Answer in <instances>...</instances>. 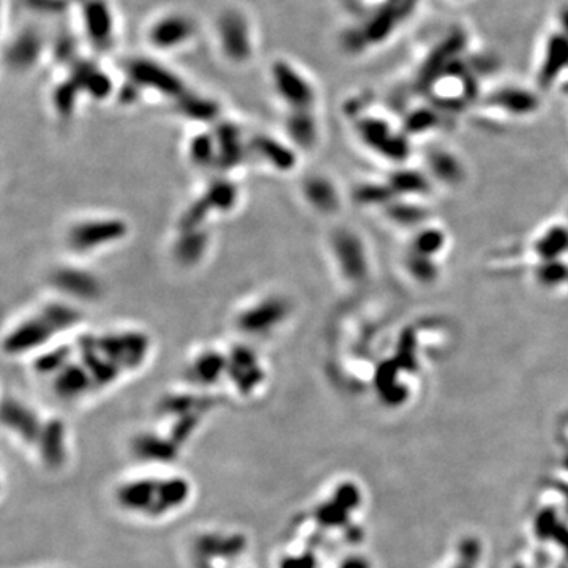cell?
<instances>
[{"label":"cell","instance_id":"cell-5","mask_svg":"<svg viewBox=\"0 0 568 568\" xmlns=\"http://www.w3.org/2000/svg\"><path fill=\"white\" fill-rule=\"evenodd\" d=\"M270 84L289 112L311 111L316 100L314 87L293 62L275 59L270 66Z\"/></svg>","mask_w":568,"mask_h":568},{"label":"cell","instance_id":"cell-9","mask_svg":"<svg viewBox=\"0 0 568 568\" xmlns=\"http://www.w3.org/2000/svg\"><path fill=\"white\" fill-rule=\"evenodd\" d=\"M127 76L138 90H150L168 98L186 95V87L182 77L168 66L150 59H134L127 65Z\"/></svg>","mask_w":568,"mask_h":568},{"label":"cell","instance_id":"cell-8","mask_svg":"<svg viewBox=\"0 0 568 568\" xmlns=\"http://www.w3.org/2000/svg\"><path fill=\"white\" fill-rule=\"evenodd\" d=\"M127 227L122 220L112 217H92L75 221L66 232V243L73 251H93L114 245L123 238Z\"/></svg>","mask_w":568,"mask_h":568},{"label":"cell","instance_id":"cell-14","mask_svg":"<svg viewBox=\"0 0 568 568\" xmlns=\"http://www.w3.org/2000/svg\"><path fill=\"white\" fill-rule=\"evenodd\" d=\"M560 23H562V27H564V34L568 35V8H565L564 12H562Z\"/></svg>","mask_w":568,"mask_h":568},{"label":"cell","instance_id":"cell-11","mask_svg":"<svg viewBox=\"0 0 568 568\" xmlns=\"http://www.w3.org/2000/svg\"><path fill=\"white\" fill-rule=\"evenodd\" d=\"M82 24L88 40L95 45L104 46L112 40L114 14L104 0H88L82 8Z\"/></svg>","mask_w":568,"mask_h":568},{"label":"cell","instance_id":"cell-13","mask_svg":"<svg viewBox=\"0 0 568 568\" xmlns=\"http://www.w3.org/2000/svg\"><path fill=\"white\" fill-rule=\"evenodd\" d=\"M491 101L499 106L513 109V111H529L534 108L535 98L528 92L517 90V88H504L491 97Z\"/></svg>","mask_w":568,"mask_h":568},{"label":"cell","instance_id":"cell-4","mask_svg":"<svg viewBox=\"0 0 568 568\" xmlns=\"http://www.w3.org/2000/svg\"><path fill=\"white\" fill-rule=\"evenodd\" d=\"M419 0H385L360 30H352L345 38L349 51L358 52L369 45L380 43L393 32L401 21L409 18Z\"/></svg>","mask_w":568,"mask_h":568},{"label":"cell","instance_id":"cell-10","mask_svg":"<svg viewBox=\"0 0 568 568\" xmlns=\"http://www.w3.org/2000/svg\"><path fill=\"white\" fill-rule=\"evenodd\" d=\"M466 34L462 30H455L431 52L419 75V86L421 88H428L441 77L447 76L448 69L453 62L460 59L461 51L466 48Z\"/></svg>","mask_w":568,"mask_h":568},{"label":"cell","instance_id":"cell-1","mask_svg":"<svg viewBox=\"0 0 568 568\" xmlns=\"http://www.w3.org/2000/svg\"><path fill=\"white\" fill-rule=\"evenodd\" d=\"M193 486L180 473H143L128 477L116 486L114 499L128 517L143 521H163L188 507Z\"/></svg>","mask_w":568,"mask_h":568},{"label":"cell","instance_id":"cell-7","mask_svg":"<svg viewBox=\"0 0 568 568\" xmlns=\"http://www.w3.org/2000/svg\"><path fill=\"white\" fill-rule=\"evenodd\" d=\"M197 35L196 19L186 12H166L156 16L145 30L149 46L158 52H175L193 43Z\"/></svg>","mask_w":568,"mask_h":568},{"label":"cell","instance_id":"cell-3","mask_svg":"<svg viewBox=\"0 0 568 568\" xmlns=\"http://www.w3.org/2000/svg\"><path fill=\"white\" fill-rule=\"evenodd\" d=\"M75 319L76 310L69 305H49L48 308L35 311L12 330V335L7 340L12 346L10 351H27L38 346L40 343L49 341L54 338L55 332L71 327Z\"/></svg>","mask_w":568,"mask_h":568},{"label":"cell","instance_id":"cell-12","mask_svg":"<svg viewBox=\"0 0 568 568\" xmlns=\"http://www.w3.org/2000/svg\"><path fill=\"white\" fill-rule=\"evenodd\" d=\"M565 66H568V35L564 32L552 34L546 45L545 60L539 76L540 84L543 87L551 86Z\"/></svg>","mask_w":568,"mask_h":568},{"label":"cell","instance_id":"cell-6","mask_svg":"<svg viewBox=\"0 0 568 568\" xmlns=\"http://www.w3.org/2000/svg\"><path fill=\"white\" fill-rule=\"evenodd\" d=\"M217 40L221 54L231 64H247L254 55L253 25L237 8L224 10L217 21Z\"/></svg>","mask_w":568,"mask_h":568},{"label":"cell","instance_id":"cell-2","mask_svg":"<svg viewBox=\"0 0 568 568\" xmlns=\"http://www.w3.org/2000/svg\"><path fill=\"white\" fill-rule=\"evenodd\" d=\"M5 431L12 432L14 441L35 453V458L46 469H60L70 456L69 434L65 425L57 419H43L29 406L13 399L3 404Z\"/></svg>","mask_w":568,"mask_h":568}]
</instances>
